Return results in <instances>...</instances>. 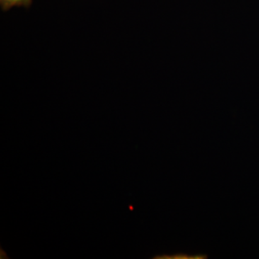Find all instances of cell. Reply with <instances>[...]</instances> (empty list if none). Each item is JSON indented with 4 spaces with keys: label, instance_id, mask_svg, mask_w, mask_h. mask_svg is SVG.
Returning a JSON list of instances; mask_svg holds the SVG:
<instances>
[{
    "label": "cell",
    "instance_id": "cell-2",
    "mask_svg": "<svg viewBox=\"0 0 259 259\" xmlns=\"http://www.w3.org/2000/svg\"><path fill=\"white\" fill-rule=\"evenodd\" d=\"M169 257H163V258H171V259H200L206 258V255H191L184 254V253H180V254H175L168 255Z\"/></svg>",
    "mask_w": 259,
    "mask_h": 259
},
{
    "label": "cell",
    "instance_id": "cell-1",
    "mask_svg": "<svg viewBox=\"0 0 259 259\" xmlns=\"http://www.w3.org/2000/svg\"><path fill=\"white\" fill-rule=\"evenodd\" d=\"M32 0H0V6L3 11H8L13 7L30 8Z\"/></svg>",
    "mask_w": 259,
    "mask_h": 259
}]
</instances>
